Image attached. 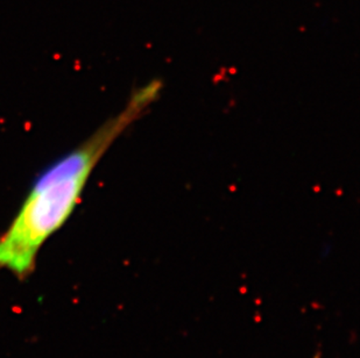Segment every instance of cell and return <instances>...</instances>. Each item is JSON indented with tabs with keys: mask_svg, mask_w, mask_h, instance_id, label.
Segmentation results:
<instances>
[{
	"mask_svg": "<svg viewBox=\"0 0 360 358\" xmlns=\"http://www.w3.org/2000/svg\"><path fill=\"white\" fill-rule=\"evenodd\" d=\"M160 90L157 81L138 88L120 114L41 171L13 219L0 233V271H8L19 281L33 274L41 248L75 212L99 161Z\"/></svg>",
	"mask_w": 360,
	"mask_h": 358,
	"instance_id": "cell-1",
	"label": "cell"
}]
</instances>
